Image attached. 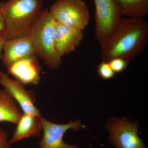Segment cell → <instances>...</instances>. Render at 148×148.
Listing matches in <instances>:
<instances>
[{
	"label": "cell",
	"mask_w": 148,
	"mask_h": 148,
	"mask_svg": "<svg viewBox=\"0 0 148 148\" xmlns=\"http://www.w3.org/2000/svg\"><path fill=\"white\" fill-rule=\"evenodd\" d=\"M98 73L101 78L105 80L111 79L115 75L108 62L107 61H103L99 64L98 68Z\"/></svg>",
	"instance_id": "cell-15"
},
{
	"label": "cell",
	"mask_w": 148,
	"mask_h": 148,
	"mask_svg": "<svg viewBox=\"0 0 148 148\" xmlns=\"http://www.w3.org/2000/svg\"><path fill=\"white\" fill-rule=\"evenodd\" d=\"M5 41L6 39L4 36L3 33H0V60L1 59L2 56L3 47Z\"/></svg>",
	"instance_id": "cell-18"
},
{
	"label": "cell",
	"mask_w": 148,
	"mask_h": 148,
	"mask_svg": "<svg viewBox=\"0 0 148 148\" xmlns=\"http://www.w3.org/2000/svg\"><path fill=\"white\" fill-rule=\"evenodd\" d=\"M139 126L138 122L126 118L111 117L105 125L109 143L115 148H148L138 135Z\"/></svg>",
	"instance_id": "cell-5"
},
{
	"label": "cell",
	"mask_w": 148,
	"mask_h": 148,
	"mask_svg": "<svg viewBox=\"0 0 148 148\" xmlns=\"http://www.w3.org/2000/svg\"><path fill=\"white\" fill-rule=\"evenodd\" d=\"M43 132L42 138L39 143L40 148H79L76 145H69L64 142L65 133L69 130L78 131L84 127L79 120L69 121L65 124H57L40 116Z\"/></svg>",
	"instance_id": "cell-7"
},
{
	"label": "cell",
	"mask_w": 148,
	"mask_h": 148,
	"mask_svg": "<svg viewBox=\"0 0 148 148\" xmlns=\"http://www.w3.org/2000/svg\"><path fill=\"white\" fill-rule=\"evenodd\" d=\"M54 23L55 20L48 9L42 10L29 35L38 57L52 70L59 69L62 64V57L55 47Z\"/></svg>",
	"instance_id": "cell-3"
},
{
	"label": "cell",
	"mask_w": 148,
	"mask_h": 148,
	"mask_svg": "<svg viewBox=\"0 0 148 148\" xmlns=\"http://www.w3.org/2000/svg\"><path fill=\"white\" fill-rule=\"evenodd\" d=\"M43 0H8L0 3L6 40L28 36L42 12Z\"/></svg>",
	"instance_id": "cell-2"
},
{
	"label": "cell",
	"mask_w": 148,
	"mask_h": 148,
	"mask_svg": "<svg viewBox=\"0 0 148 148\" xmlns=\"http://www.w3.org/2000/svg\"><path fill=\"white\" fill-rule=\"evenodd\" d=\"M5 30V23L3 17L0 11V33H3Z\"/></svg>",
	"instance_id": "cell-19"
},
{
	"label": "cell",
	"mask_w": 148,
	"mask_h": 148,
	"mask_svg": "<svg viewBox=\"0 0 148 148\" xmlns=\"http://www.w3.org/2000/svg\"><path fill=\"white\" fill-rule=\"evenodd\" d=\"M95 7V36L100 44L114 34L122 16L114 0H93Z\"/></svg>",
	"instance_id": "cell-6"
},
{
	"label": "cell",
	"mask_w": 148,
	"mask_h": 148,
	"mask_svg": "<svg viewBox=\"0 0 148 148\" xmlns=\"http://www.w3.org/2000/svg\"><path fill=\"white\" fill-rule=\"evenodd\" d=\"M40 117L22 114L10 140L11 144L30 137H39L42 131Z\"/></svg>",
	"instance_id": "cell-12"
},
{
	"label": "cell",
	"mask_w": 148,
	"mask_h": 148,
	"mask_svg": "<svg viewBox=\"0 0 148 148\" xmlns=\"http://www.w3.org/2000/svg\"><path fill=\"white\" fill-rule=\"evenodd\" d=\"M57 23L83 31L89 24L88 7L82 0H57L48 10Z\"/></svg>",
	"instance_id": "cell-4"
},
{
	"label": "cell",
	"mask_w": 148,
	"mask_h": 148,
	"mask_svg": "<svg viewBox=\"0 0 148 148\" xmlns=\"http://www.w3.org/2000/svg\"><path fill=\"white\" fill-rule=\"evenodd\" d=\"M54 33L56 49L61 57L74 51L84 38L82 31L55 21Z\"/></svg>",
	"instance_id": "cell-10"
},
{
	"label": "cell",
	"mask_w": 148,
	"mask_h": 148,
	"mask_svg": "<svg viewBox=\"0 0 148 148\" xmlns=\"http://www.w3.org/2000/svg\"><path fill=\"white\" fill-rule=\"evenodd\" d=\"M88 148H95L93 147V146L91 145H89V146H88Z\"/></svg>",
	"instance_id": "cell-20"
},
{
	"label": "cell",
	"mask_w": 148,
	"mask_h": 148,
	"mask_svg": "<svg viewBox=\"0 0 148 148\" xmlns=\"http://www.w3.org/2000/svg\"><path fill=\"white\" fill-rule=\"evenodd\" d=\"M122 16L144 18L148 14V0H114Z\"/></svg>",
	"instance_id": "cell-14"
},
{
	"label": "cell",
	"mask_w": 148,
	"mask_h": 148,
	"mask_svg": "<svg viewBox=\"0 0 148 148\" xmlns=\"http://www.w3.org/2000/svg\"><path fill=\"white\" fill-rule=\"evenodd\" d=\"M108 62L115 73L123 71L127 68L130 63L127 60L121 58H113Z\"/></svg>",
	"instance_id": "cell-16"
},
{
	"label": "cell",
	"mask_w": 148,
	"mask_h": 148,
	"mask_svg": "<svg viewBox=\"0 0 148 148\" xmlns=\"http://www.w3.org/2000/svg\"><path fill=\"white\" fill-rule=\"evenodd\" d=\"M148 41L147 20L122 17L115 32L100 44L102 61L121 58L130 62L143 52Z\"/></svg>",
	"instance_id": "cell-1"
},
{
	"label": "cell",
	"mask_w": 148,
	"mask_h": 148,
	"mask_svg": "<svg viewBox=\"0 0 148 148\" xmlns=\"http://www.w3.org/2000/svg\"><path fill=\"white\" fill-rule=\"evenodd\" d=\"M3 51L1 59L6 67L24 58L38 57L30 36L6 40Z\"/></svg>",
	"instance_id": "cell-9"
},
{
	"label": "cell",
	"mask_w": 148,
	"mask_h": 148,
	"mask_svg": "<svg viewBox=\"0 0 148 148\" xmlns=\"http://www.w3.org/2000/svg\"><path fill=\"white\" fill-rule=\"evenodd\" d=\"M11 145L8 140L7 132L0 128V148H11Z\"/></svg>",
	"instance_id": "cell-17"
},
{
	"label": "cell",
	"mask_w": 148,
	"mask_h": 148,
	"mask_svg": "<svg viewBox=\"0 0 148 148\" xmlns=\"http://www.w3.org/2000/svg\"><path fill=\"white\" fill-rule=\"evenodd\" d=\"M22 114L14 99L4 89H0V122L16 125Z\"/></svg>",
	"instance_id": "cell-13"
},
{
	"label": "cell",
	"mask_w": 148,
	"mask_h": 148,
	"mask_svg": "<svg viewBox=\"0 0 148 148\" xmlns=\"http://www.w3.org/2000/svg\"><path fill=\"white\" fill-rule=\"evenodd\" d=\"M0 84L18 103L24 113L41 116L39 110L35 106L36 99L33 90H27L25 85L13 79L4 72L0 71Z\"/></svg>",
	"instance_id": "cell-8"
},
{
	"label": "cell",
	"mask_w": 148,
	"mask_h": 148,
	"mask_svg": "<svg viewBox=\"0 0 148 148\" xmlns=\"http://www.w3.org/2000/svg\"><path fill=\"white\" fill-rule=\"evenodd\" d=\"M9 74L25 85H38L40 79L41 68L38 57L24 58L6 67Z\"/></svg>",
	"instance_id": "cell-11"
}]
</instances>
